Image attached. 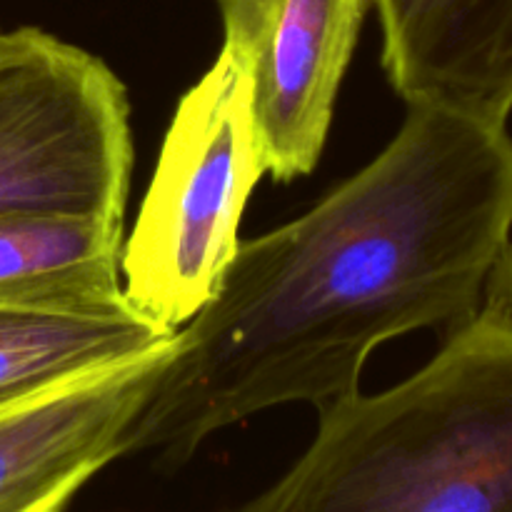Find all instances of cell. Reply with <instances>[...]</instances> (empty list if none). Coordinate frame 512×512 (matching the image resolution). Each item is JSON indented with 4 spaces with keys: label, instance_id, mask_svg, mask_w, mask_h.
<instances>
[{
    "label": "cell",
    "instance_id": "cell-4",
    "mask_svg": "<svg viewBox=\"0 0 512 512\" xmlns=\"http://www.w3.org/2000/svg\"><path fill=\"white\" fill-rule=\"evenodd\" d=\"M128 93L100 58L38 28L0 33V220L123 223Z\"/></svg>",
    "mask_w": 512,
    "mask_h": 512
},
{
    "label": "cell",
    "instance_id": "cell-5",
    "mask_svg": "<svg viewBox=\"0 0 512 512\" xmlns=\"http://www.w3.org/2000/svg\"><path fill=\"white\" fill-rule=\"evenodd\" d=\"M373 0H218L223 53L248 83L265 173H313Z\"/></svg>",
    "mask_w": 512,
    "mask_h": 512
},
{
    "label": "cell",
    "instance_id": "cell-2",
    "mask_svg": "<svg viewBox=\"0 0 512 512\" xmlns=\"http://www.w3.org/2000/svg\"><path fill=\"white\" fill-rule=\"evenodd\" d=\"M233 512H512V313L490 298L430 363L318 410L303 455Z\"/></svg>",
    "mask_w": 512,
    "mask_h": 512
},
{
    "label": "cell",
    "instance_id": "cell-9",
    "mask_svg": "<svg viewBox=\"0 0 512 512\" xmlns=\"http://www.w3.org/2000/svg\"><path fill=\"white\" fill-rule=\"evenodd\" d=\"M123 223L100 218L0 220V305L95 303L123 295Z\"/></svg>",
    "mask_w": 512,
    "mask_h": 512
},
{
    "label": "cell",
    "instance_id": "cell-10",
    "mask_svg": "<svg viewBox=\"0 0 512 512\" xmlns=\"http://www.w3.org/2000/svg\"><path fill=\"white\" fill-rule=\"evenodd\" d=\"M493 300H498V303H503L505 308L512 313V245L510 250L505 253L503 263H500L498 273H495L493 278Z\"/></svg>",
    "mask_w": 512,
    "mask_h": 512
},
{
    "label": "cell",
    "instance_id": "cell-7",
    "mask_svg": "<svg viewBox=\"0 0 512 512\" xmlns=\"http://www.w3.org/2000/svg\"><path fill=\"white\" fill-rule=\"evenodd\" d=\"M383 68L408 108L508 125L512 0H373Z\"/></svg>",
    "mask_w": 512,
    "mask_h": 512
},
{
    "label": "cell",
    "instance_id": "cell-6",
    "mask_svg": "<svg viewBox=\"0 0 512 512\" xmlns=\"http://www.w3.org/2000/svg\"><path fill=\"white\" fill-rule=\"evenodd\" d=\"M168 345L0 410V512H63L130 450V433L170 358Z\"/></svg>",
    "mask_w": 512,
    "mask_h": 512
},
{
    "label": "cell",
    "instance_id": "cell-8",
    "mask_svg": "<svg viewBox=\"0 0 512 512\" xmlns=\"http://www.w3.org/2000/svg\"><path fill=\"white\" fill-rule=\"evenodd\" d=\"M178 330L125 295L70 305H0V410L168 345Z\"/></svg>",
    "mask_w": 512,
    "mask_h": 512
},
{
    "label": "cell",
    "instance_id": "cell-1",
    "mask_svg": "<svg viewBox=\"0 0 512 512\" xmlns=\"http://www.w3.org/2000/svg\"><path fill=\"white\" fill-rule=\"evenodd\" d=\"M512 238V135L408 108L388 148L313 210L240 240L218 293L178 328L130 453L188 460L210 435L285 403L360 393L385 340L458 328Z\"/></svg>",
    "mask_w": 512,
    "mask_h": 512
},
{
    "label": "cell",
    "instance_id": "cell-3",
    "mask_svg": "<svg viewBox=\"0 0 512 512\" xmlns=\"http://www.w3.org/2000/svg\"><path fill=\"white\" fill-rule=\"evenodd\" d=\"M265 175L248 83L228 53L180 98L138 220L123 243L130 305L183 328L210 303L240 245V220Z\"/></svg>",
    "mask_w": 512,
    "mask_h": 512
}]
</instances>
